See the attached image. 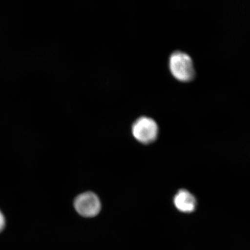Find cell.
<instances>
[{
	"mask_svg": "<svg viewBox=\"0 0 250 250\" xmlns=\"http://www.w3.org/2000/svg\"><path fill=\"white\" fill-rule=\"evenodd\" d=\"M5 226V219L3 216L1 212L0 211V232L3 229Z\"/></svg>",
	"mask_w": 250,
	"mask_h": 250,
	"instance_id": "5b68a950",
	"label": "cell"
},
{
	"mask_svg": "<svg viewBox=\"0 0 250 250\" xmlns=\"http://www.w3.org/2000/svg\"><path fill=\"white\" fill-rule=\"evenodd\" d=\"M169 68L172 76L180 82H189L194 78L195 72L192 59L186 53H173L169 59Z\"/></svg>",
	"mask_w": 250,
	"mask_h": 250,
	"instance_id": "6da1fadb",
	"label": "cell"
},
{
	"mask_svg": "<svg viewBox=\"0 0 250 250\" xmlns=\"http://www.w3.org/2000/svg\"><path fill=\"white\" fill-rule=\"evenodd\" d=\"M132 132L134 138L139 143L143 145H149L158 138V125L153 119L142 117L134 122Z\"/></svg>",
	"mask_w": 250,
	"mask_h": 250,
	"instance_id": "7a4b0ae2",
	"label": "cell"
},
{
	"mask_svg": "<svg viewBox=\"0 0 250 250\" xmlns=\"http://www.w3.org/2000/svg\"><path fill=\"white\" fill-rule=\"evenodd\" d=\"M173 203L177 210L184 213L194 211L197 206L195 196L187 189L179 190L174 197Z\"/></svg>",
	"mask_w": 250,
	"mask_h": 250,
	"instance_id": "277c9868",
	"label": "cell"
},
{
	"mask_svg": "<svg viewBox=\"0 0 250 250\" xmlns=\"http://www.w3.org/2000/svg\"><path fill=\"white\" fill-rule=\"evenodd\" d=\"M74 206L78 213L85 218L96 217L102 208L99 197L92 192H87L78 195L75 199Z\"/></svg>",
	"mask_w": 250,
	"mask_h": 250,
	"instance_id": "3957f363",
	"label": "cell"
}]
</instances>
